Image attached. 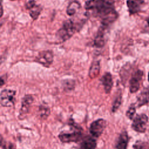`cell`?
<instances>
[{"instance_id":"cell-1","label":"cell","mask_w":149,"mask_h":149,"mask_svg":"<svg viewBox=\"0 0 149 149\" xmlns=\"http://www.w3.org/2000/svg\"><path fill=\"white\" fill-rule=\"evenodd\" d=\"M84 8L91 11L94 16L99 17L104 26L113 23L118 17L113 0H89L85 3Z\"/></svg>"},{"instance_id":"cell-2","label":"cell","mask_w":149,"mask_h":149,"mask_svg":"<svg viewBox=\"0 0 149 149\" xmlns=\"http://www.w3.org/2000/svg\"><path fill=\"white\" fill-rule=\"evenodd\" d=\"M69 125L73 129L72 131L70 132H61L58 137L62 143H76L81 139L82 129L72 119H70Z\"/></svg>"},{"instance_id":"cell-3","label":"cell","mask_w":149,"mask_h":149,"mask_svg":"<svg viewBox=\"0 0 149 149\" xmlns=\"http://www.w3.org/2000/svg\"><path fill=\"white\" fill-rule=\"evenodd\" d=\"M75 30L74 23L72 20L69 19L63 22L62 27L57 31L56 37L59 41L64 42L73 35Z\"/></svg>"},{"instance_id":"cell-4","label":"cell","mask_w":149,"mask_h":149,"mask_svg":"<svg viewBox=\"0 0 149 149\" xmlns=\"http://www.w3.org/2000/svg\"><path fill=\"white\" fill-rule=\"evenodd\" d=\"M148 122V116L144 113L137 114L133 119L132 128L137 132L144 133Z\"/></svg>"},{"instance_id":"cell-5","label":"cell","mask_w":149,"mask_h":149,"mask_svg":"<svg viewBox=\"0 0 149 149\" xmlns=\"http://www.w3.org/2000/svg\"><path fill=\"white\" fill-rule=\"evenodd\" d=\"M16 91L9 89L3 90L0 93V103L3 107H11L14 105Z\"/></svg>"},{"instance_id":"cell-6","label":"cell","mask_w":149,"mask_h":149,"mask_svg":"<svg viewBox=\"0 0 149 149\" xmlns=\"http://www.w3.org/2000/svg\"><path fill=\"white\" fill-rule=\"evenodd\" d=\"M54 61V54L51 50L40 51L36 57L35 61L42 66L48 68L52 63Z\"/></svg>"},{"instance_id":"cell-7","label":"cell","mask_w":149,"mask_h":149,"mask_svg":"<svg viewBox=\"0 0 149 149\" xmlns=\"http://www.w3.org/2000/svg\"><path fill=\"white\" fill-rule=\"evenodd\" d=\"M105 126L106 121L102 118L98 119L91 123L89 128L90 133L93 137L97 138L102 134Z\"/></svg>"},{"instance_id":"cell-8","label":"cell","mask_w":149,"mask_h":149,"mask_svg":"<svg viewBox=\"0 0 149 149\" xmlns=\"http://www.w3.org/2000/svg\"><path fill=\"white\" fill-rule=\"evenodd\" d=\"M143 76V72L141 70H137L133 74L129 80V90L131 93H136L139 90Z\"/></svg>"},{"instance_id":"cell-9","label":"cell","mask_w":149,"mask_h":149,"mask_svg":"<svg viewBox=\"0 0 149 149\" xmlns=\"http://www.w3.org/2000/svg\"><path fill=\"white\" fill-rule=\"evenodd\" d=\"M33 100L34 98L31 95L28 94L23 97L22 101L20 110L19 111V118H20V119H23L29 112L30 107L31 106V104L33 103Z\"/></svg>"},{"instance_id":"cell-10","label":"cell","mask_w":149,"mask_h":149,"mask_svg":"<svg viewBox=\"0 0 149 149\" xmlns=\"http://www.w3.org/2000/svg\"><path fill=\"white\" fill-rule=\"evenodd\" d=\"M100 81L104 86L105 93L109 94L113 86V80L111 74L109 72L105 73L100 79Z\"/></svg>"},{"instance_id":"cell-11","label":"cell","mask_w":149,"mask_h":149,"mask_svg":"<svg viewBox=\"0 0 149 149\" xmlns=\"http://www.w3.org/2000/svg\"><path fill=\"white\" fill-rule=\"evenodd\" d=\"M96 146L97 142L94 137L87 136L82 140L79 149H95Z\"/></svg>"},{"instance_id":"cell-12","label":"cell","mask_w":149,"mask_h":149,"mask_svg":"<svg viewBox=\"0 0 149 149\" xmlns=\"http://www.w3.org/2000/svg\"><path fill=\"white\" fill-rule=\"evenodd\" d=\"M129 141V137L126 131L122 132L118 139L115 146V149H127Z\"/></svg>"},{"instance_id":"cell-13","label":"cell","mask_w":149,"mask_h":149,"mask_svg":"<svg viewBox=\"0 0 149 149\" xmlns=\"http://www.w3.org/2000/svg\"><path fill=\"white\" fill-rule=\"evenodd\" d=\"M137 107H140L149 102V86L145 88L137 97Z\"/></svg>"},{"instance_id":"cell-14","label":"cell","mask_w":149,"mask_h":149,"mask_svg":"<svg viewBox=\"0 0 149 149\" xmlns=\"http://www.w3.org/2000/svg\"><path fill=\"white\" fill-rule=\"evenodd\" d=\"M100 66L99 61H94L92 63L89 72H88V76L91 79H94L100 73Z\"/></svg>"},{"instance_id":"cell-15","label":"cell","mask_w":149,"mask_h":149,"mask_svg":"<svg viewBox=\"0 0 149 149\" xmlns=\"http://www.w3.org/2000/svg\"><path fill=\"white\" fill-rule=\"evenodd\" d=\"M94 45L98 48H101L104 45L105 40L104 31L102 29H100L95 39H94Z\"/></svg>"},{"instance_id":"cell-16","label":"cell","mask_w":149,"mask_h":149,"mask_svg":"<svg viewBox=\"0 0 149 149\" xmlns=\"http://www.w3.org/2000/svg\"><path fill=\"white\" fill-rule=\"evenodd\" d=\"M127 6L130 14H134L140 10V5L134 0H127Z\"/></svg>"},{"instance_id":"cell-17","label":"cell","mask_w":149,"mask_h":149,"mask_svg":"<svg viewBox=\"0 0 149 149\" xmlns=\"http://www.w3.org/2000/svg\"><path fill=\"white\" fill-rule=\"evenodd\" d=\"M42 10V6L41 5H36L33 8L29 10V15L30 17L33 19V20H37L39 16L41 14V12Z\"/></svg>"},{"instance_id":"cell-18","label":"cell","mask_w":149,"mask_h":149,"mask_svg":"<svg viewBox=\"0 0 149 149\" xmlns=\"http://www.w3.org/2000/svg\"><path fill=\"white\" fill-rule=\"evenodd\" d=\"M122 95L121 91H120L115 95L113 99V101L112 102V112H115L120 107L122 103Z\"/></svg>"},{"instance_id":"cell-19","label":"cell","mask_w":149,"mask_h":149,"mask_svg":"<svg viewBox=\"0 0 149 149\" xmlns=\"http://www.w3.org/2000/svg\"><path fill=\"white\" fill-rule=\"evenodd\" d=\"M80 8V5L79 2L77 1H73L71 3H70L67 8L66 13L69 16L73 15L77 11V9H79Z\"/></svg>"},{"instance_id":"cell-20","label":"cell","mask_w":149,"mask_h":149,"mask_svg":"<svg viewBox=\"0 0 149 149\" xmlns=\"http://www.w3.org/2000/svg\"><path fill=\"white\" fill-rule=\"evenodd\" d=\"M38 113H39L40 116L42 119H45L48 118V116L50 114V109L47 106L41 105L39 107Z\"/></svg>"},{"instance_id":"cell-21","label":"cell","mask_w":149,"mask_h":149,"mask_svg":"<svg viewBox=\"0 0 149 149\" xmlns=\"http://www.w3.org/2000/svg\"><path fill=\"white\" fill-rule=\"evenodd\" d=\"M133 149H149V143L147 141L137 140L133 145Z\"/></svg>"},{"instance_id":"cell-22","label":"cell","mask_w":149,"mask_h":149,"mask_svg":"<svg viewBox=\"0 0 149 149\" xmlns=\"http://www.w3.org/2000/svg\"><path fill=\"white\" fill-rule=\"evenodd\" d=\"M74 80L71 79H67L63 81V87L65 90H72L74 88Z\"/></svg>"},{"instance_id":"cell-23","label":"cell","mask_w":149,"mask_h":149,"mask_svg":"<svg viewBox=\"0 0 149 149\" xmlns=\"http://www.w3.org/2000/svg\"><path fill=\"white\" fill-rule=\"evenodd\" d=\"M136 109L135 105L134 104H132L129 106L127 111H126V116L129 119L132 120L133 118V116H134V114L136 113Z\"/></svg>"},{"instance_id":"cell-24","label":"cell","mask_w":149,"mask_h":149,"mask_svg":"<svg viewBox=\"0 0 149 149\" xmlns=\"http://www.w3.org/2000/svg\"><path fill=\"white\" fill-rule=\"evenodd\" d=\"M36 5V1L34 0H30L28 1L26 5H25V8L27 10H30L31 8H33L35 5Z\"/></svg>"},{"instance_id":"cell-25","label":"cell","mask_w":149,"mask_h":149,"mask_svg":"<svg viewBox=\"0 0 149 149\" xmlns=\"http://www.w3.org/2000/svg\"><path fill=\"white\" fill-rule=\"evenodd\" d=\"M0 149H6L5 141L1 135H0Z\"/></svg>"},{"instance_id":"cell-26","label":"cell","mask_w":149,"mask_h":149,"mask_svg":"<svg viewBox=\"0 0 149 149\" xmlns=\"http://www.w3.org/2000/svg\"><path fill=\"white\" fill-rule=\"evenodd\" d=\"M6 75H3L2 76L0 77V86H3L5 83V81H6Z\"/></svg>"},{"instance_id":"cell-27","label":"cell","mask_w":149,"mask_h":149,"mask_svg":"<svg viewBox=\"0 0 149 149\" xmlns=\"http://www.w3.org/2000/svg\"><path fill=\"white\" fill-rule=\"evenodd\" d=\"M2 2L3 0H0V19L2 17L3 15V9L2 6Z\"/></svg>"},{"instance_id":"cell-28","label":"cell","mask_w":149,"mask_h":149,"mask_svg":"<svg viewBox=\"0 0 149 149\" xmlns=\"http://www.w3.org/2000/svg\"><path fill=\"white\" fill-rule=\"evenodd\" d=\"M9 149H16V147L14 144H10V145L9 146Z\"/></svg>"},{"instance_id":"cell-29","label":"cell","mask_w":149,"mask_h":149,"mask_svg":"<svg viewBox=\"0 0 149 149\" xmlns=\"http://www.w3.org/2000/svg\"><path fill=\"white\" fill-rule=\"evenodd\" d=\"M134 1H136V2H137V3L140 5V4L142 3H143V2H144V0H134Z\"/></svg>"},{"instance_id":"cell-30","label":"cell","mask_w":149,"mask_h":149,"mask_svg":"<svg viewBox=\"0 0 149 149\" xmlns=\"http://www.w3.org/2000/svg\"><path fill=\"white\" fill-rule=\"evenodd\" d=\"M147 23H148V25L149 26V18L147 19Z\"/></svg>"},{"instance_id":"cell-31","label":"cell","mask_w":149,"mask_h":149,"mask_svg":"<svg viewBox=\"0 0 149 149\" xmlns=\"http://www.w3.org/2000/svg\"><path fill=\"white\" fill-rule=\"evenodd\" d=\"M148 81H149V72H148Z\"/></svg>"},{"instance_id":"cell-32","label":"cell","mask_w":149,"mask_h":149,"mask_svg":"<svg viewBox=\"0 0 149 149\" xmlns=\"http://www.w3.org/2000/svg\"><path fill=\"white\" fill-rule=\"evenodd\" d=\"M9 1H16V0H9Z\"/></svg>"}]
</instances>
